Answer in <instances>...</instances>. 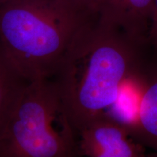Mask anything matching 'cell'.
<instances>
[{
  "label": "cell",
  "instance_id": "6da1fadb",
  "mask_svg": "<svg viewBox=\"0 0 157 157\" xmlns=\"http://www.w3.org/2000/svg\"><path fill=\"white\" fill-rule=\"evenodd\" d=\"M141 46L95 23L76 41L51 79L77 134L109 115L127 82L144 68Z\"/></svg>",
  "mask_w": 157,
  "mask_h": 157
},
{
  "label": "cell",
  "instance_id": "7a4b0ae2",
  "mask_svg": "<svg viewBox=\"0 0 157 157\" xmlns=\"http://www.w3.org/2000/svg\"><path fill=\"white\" fill-rule=\"evenodd\" d=\"M91 16L63 0L0 2V52L27 82L51 79Z\"/></svg>",
  "mask_w": 157,
  "mask_h": 157
},
{
  "label": "cell",
  "instance_id": "3957f363",
  "mask_svg": "<svg viewBox=\"0 0 157 157\" xmlns=\"http://www.w3.org/2000/svg\"><path fill=\"white\" fill-rule=\"evenodd\" d=\"M0 157H82L52 79L27 82L0 121Z\"/></svg>",
  "mask_w": 157,
  "mask_h": 157
},
{
  "label": "cell",
  "instance_id": "277c9868",
  "mask_svg": "<svg viewBox=\"0 0 157 157\" xmlns=\"http://www.w3.org/2000/svg\"><path fill=\"white\" fill-rule=\"evenodd\" d=\"M77 135L82 157H146L144 146L123 123L110 115L96 119Z\"/></svg>",
  "mask_w": 157,
  "mask_h": 157
},
{
  "label": "cell",
  "instance_id": "5b68a950",
  "mask_svg": "<svg viewBox=\"0 0 157 157\" xmlns=\"http://www.w3.org/2000/svg\"><path fill=\"white\" fill-rule=\"evenodd\" d=\"M155 0H103L95 24L122 32L140 44L148 39Z\"/></svg>",
  "mask_w": 157,
  "mask_h": 157
},
{
  "label": "cell",
  "instance_id": "8992f818",
  "mask_svg": "<svg viewBox=\"0 0 157 157\" xmlns=\"http://www.w3.org/2000/svg\"><path fill=\"white\" fill-rule=\"evenodd\" d=\"M127 127L137 142L157 153V64L141 74L137 111Z\"/></svg>",
  "mask_w": 157,
  "mask_h": 157
},
{
  "label": "cell",
  "instance_id": "52a82bcc",
  "mask_svg": "<svg viewBox=\"0 0 157 157\" xmlns=\"http://www.w3.org/2000/svg\"><path fill=\"white\" fill-rule=\"evenodd\" d=\"M0 52V121L27 83Z\"/></svg>",
  "mask_w": 157,
  "mask_h": 157
},
{
  "label": "cell",
  "instance_id": "ba28073f",
  "mask_svg": "<svg viewBox=\"0 0 157 157\" xmlns=\"http://www.w3.org/2000/svg\"><path fill=\"white\" fill-rule=\"evenodd\" d=\"M63 1L71 4L76 8L93 17L98 15L103 0H63Z\"/></svg>",
  "mask_w": 157,
  "mask_h": 157
},
{
  "label": "cell",
  "instance_id": "9c48e42d",
  "mask_svg": "<svg viewBox=\"0 0 157 157\" xmlns=\"http://www.w3.org/2000/svg\"><path fill=\"white\" fill-rule=\"evenodd\" d=\"M148 39L157 48V0L155 4L148 31Z\"/></svg>",
  "mask_w": 157,
  "mask_h": 157
},
{
  "label": "cell",
  "instance_id": "30bf717a",
  "mask_svg": "<svg viewBox=\"0 0 157 157\" xmlns=\"http://www.w3.org/2000/svg\"><path fill=\"white\" fill-rule=\"evenodd\" d=\"M146 157H157V153L154 152V153H153V154H149L148 156H147Z\"/></svg>",
  "mask_w": 157,
  "mask_h": 157
},
{
  "label": "cell",
  "instance_id": "8fae6325",
  "mask_svg": "<svg viewBox=\"0 0 157 157\" xmlns=\"http://www.w3.org/2000/svg\"><path fill=\"white\" fill-rule=\"evenodd\" d=\"M2 1H4V0H0V2H2Z\"/></svg>",
  "mask_w": 157,
  "mask_h": 157
}]
</instances>
